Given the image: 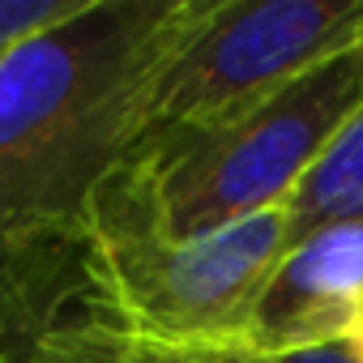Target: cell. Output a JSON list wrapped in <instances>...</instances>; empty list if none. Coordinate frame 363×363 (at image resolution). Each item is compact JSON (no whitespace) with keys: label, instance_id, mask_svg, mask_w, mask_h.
<instances>
[{"label":"cell","instance_id":"cell-1","mask_svg":"<svg viewBox=\"0 0 363 363\" xmlns=\"http://www.w3.org/2000/svg\"><path fill=\"white\" fill-rule=\"evenodd\" d=\"M206 0H77L0 52V235L73 231Z\"/></svg>","mask_w":363,"mask_h":363},{"label":"cell","instance_id":"cell-2","mask_svg":"<svg viewBox=\"0 0 363 363\" xmlns=\"http://www.w3.org/2000/svg\"><path fill=\"white\" fill-rule=\"evenodd\" d=\"M107 312L171 350L240 346L252 303L291 248L286 206L210 235H175L141 158H124L77 223Z\"/></svg>","mask_w":363,"mask_h":363},{"label":"cell","instance_id":"cell-3","mask_svg":"<svg viewBox=\"0 0 363 363\" xmlns=\"http://www.w3.org/2000/svg\"><path fill=\"white\" fill-rule=\"evenodd\" d=\"M359 107L363 43L312 65L235 116L145 137L133 158L154 179L167 227L193 240L286 206Z\"/></svg>","mask_w":363,"mask_h":363},{"label":"cell","instance_id":"cell-4","mask_svg":"<svg viewBox=\"0 0 363 363\" xmlns=\"http://www.w3.org/2000/svg\"><path fill=\"white\" fill-rule=\"evenodd\" d=\"M354 43L363 0H206L150 82L141 141L235 116Z\"/></svg>","mask_w":363,"mask_h":363},{"label":"cell","instance_id":"cell-5","mask_svg":"<svg viewBox=\"0 0 363 363\" xmlns=\"http://www.w3.org/2000/svg\"><path fill=\"white\" fill-rule=\"evenodd\" d=\"M363 329V223L295 240L265 278L240 350L274 354L337 342Z\"/></svg>","mask_w":363,"mask_h":363},{"label":"cell","instance_id":"cell-6","mask_svg":"<svg viewBox=\"0 0 363 363\" xmlns=\"http://www.w3.org/2000/svg\"><path fill=\"white\" fill-rule=\"evenodd\" d=\"M107 308L82 231L0 235V363H22L65 316Z\"/></svg>","mask_w":363,"mask_h":363},{"label":"cell","instance_id":"cell-7","mask_svg":"<svg viewBox=\"0 0 363 363\" xmlns=\"http://www.w3.org/2000/svg\"><path fill=\"white\" fill-rule=\"evenodd\" d=\"M286 218L291 244L337 223H363V107L337 128L329 150L299 179L286 201Z\"/></svg>","mask_w":363,"mask_h":363},{"label":"cell","instance_id":"cell-8","mask_svg":"<svg viewBox=\"0 0 363 363\" xmlns=\"http://www.w3.org/2000/svg\"><path fill=\"white\" fill-rule=\"evenodd\" d=\"M22 363H184V350L133 333L107 308H82L56 320Z\"/></svg>","mask_w":363,"mask_h":363},{"label":"cell","instance_id":"cell-9","mask_svg":"<svg viewBox=\"0 0 363 363\" xmlns=\"http://www.w3.org/2000/svg\"><path fill=\"white\" fill-rule=\"evenodd\" d=\"M218 363H363V329L350 337H337V342H320V346H303V350H274V354L227 346V350H218Z\"/></svg>","mask_w":363,"mask_h":363},{"label":"cell","instance_id":"cell-10","mask_svg":"<svg viewBox=\"0 0 363 363\" xmlns=\"http://www.w3.org/2000/svg\"><path fill=\"white\" fill-rule=\"evenodd\" d=\"M77 0H0V52L9 43L60 22Z\"/></svg>","mask_w":363,"mask_h":363},{"label":"cell","instance_id":"cell-11","mask_svg":"<svg viewBox=\"0 0 363 363\" xmlns=\"http://www.w3.org/2000/svg\"><path fill=\"white\" fill-rule=\"evenodd\" d=\"M184 363H218V350H184Z\"/></svg>","mask_w":363,"mask_h":363}]
</instances>
